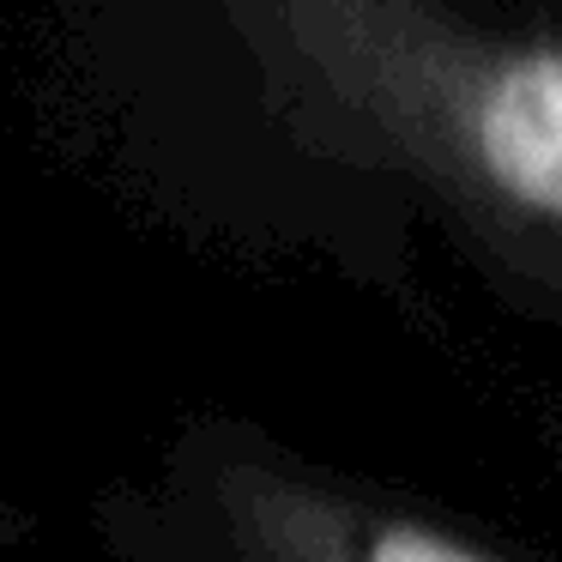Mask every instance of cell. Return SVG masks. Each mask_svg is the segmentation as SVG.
<instances>
[{
    "instance_id": "6da1fadb",
    "label": "cell",
    "mask_w": 562,
    "mask_h": 562,
    "mask_svg": "<svg viewBox=\"0 0 562 562\" xmlns=\"http://www.w3.org/2000/svg\"><path fill=\"white\" fill-rule=\"evenodd\" d=\"M103 538L122 562H526L490 532L255 429H194L146 490H115Z\"/></svg>"
},
{
    "instance_id": "7a4b0ae2",
    "label": "cell",
    "mask_w": 562,
    "mask_h": 562,
    "mask_svg": "<svg viewBox=\"0 0 562 562\" xmlns=\"http://www.w3.org/2000/svg\"><path fill=\"white\" fill-rule=\"evenodd\" d=\"M436 151L562 284V43L465 49L436 67Z\"/></svg>"
}]
</instances>
